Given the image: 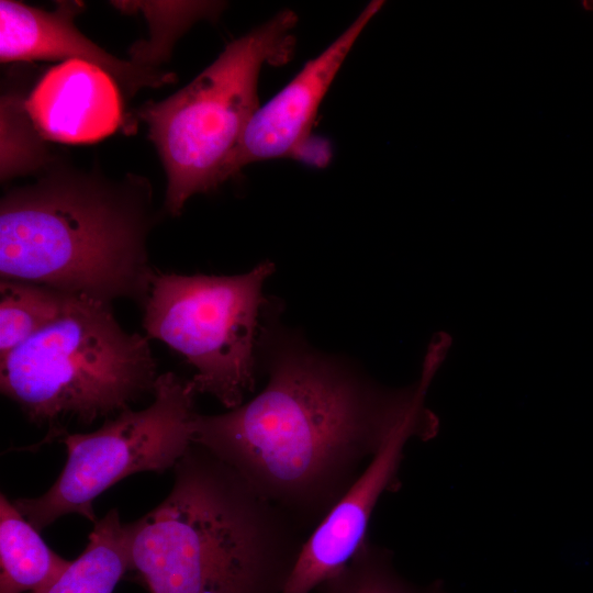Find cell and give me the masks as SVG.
Instances as JSON below:
<instances>
[{
  "label": "cell",
  "mask_w": 593,
  "mask_h": 593,
  "mask_svg": "<svg viewBox=\"0 0 593 593\" xmlns=\"http://www.w3.org/2000/svg\"><path fill=\"white\" fill-rule=\"evenodd\" d=\"M174 469L168 496L127 524L149 593H283L306 533L195 443Z\"/></svg>",
  "instance_id": "obj_2"
},
{
  "label": "cell",
  "mask_w": 593,
  "mask_h": 593,
  "mask_svg": "<svg viewBox=\"0 0 593 593\" xmlns=\"http://www.w3.org/2000/svg\"><path fill=\"white\" fill-rule=\"evenodd\" d=\"M70 563L0 494V593H32L52 583Z\"/></svg>",
  "instance_id": "obj_12"
},
{
  "label": "cell",
  "mask_w": 593,
  "mask_h": 593,
  "mask_svg": "<svg viewBox=\"0 0 593 593\" xmlns=\"http://www.w3.org/2000/svg\"><path fill=\"white\" fill-rule=\"evenodd\" d=\"M38 134L64 144H91L123 121L121 88L103 68L68 59L49 68L25 97Z\"/></svg>",
  "instance_id": "obj_11"
},
{
  "label": "cell",
  "mask_w": 593,
  "mask_h": 593,
  "mask_svg": "<svg viewBox=\"0 0 593 593\" xmlns=\"http://www.w3.org/2000/svg\"><path fill=\"white\" fill-rule=\"evenodd\" d=\"M0 119L2 180L27 175L48 163L45 139L33 125L22 93L2 94Z\"/></svg>",
  "instance_id": "obj_17"
},
{
  "label": "cell",
  "mask_w": 593,
  "mask_h": 593,
  "mask_svg": "<svg viewBox=\"0 0 593 593\" xmlns=\"http://www.w3.org/2000/svg\"><path fill=\"white\" fill-rule=\"evenodd\" d=\"M383 3L374 0L367 4L324 52L258 108L228 160L226 180L251 163L303 155L323 98L362 30Z\"/></svg>",
  "instance_id": "obj_9"
},
{
  "label": "cell",
  "mask_w": 593,
  "mask_h": 593,
  "mask_svg": "<svg viewBox=\"0 0 593 593\" xmlns=\"http://www.w3.org/2000/svg\"><path fill=\"white\" fill-rule=\"evenodd\" d=\"M272 271L268 260L237 276L154 269L142 302L148 337L182 355L195 369L197 393L213 395L228 410L255 387L262 287Z\"/></svg>",
  "instance_id": "obj_6"
},
{
  "label": "cell",
  "mask_w": 593,
  "mask_h": 593,
  "mask_svg": "<svg viewBox=\"0 0 593 593\" xmlns=\"http://www.w3.org/2000/svg\"><path fill=\"white\" fill-rule=\"evenodd\" d=\"M127 570L130 532L113 508L94 523L83 552L52 583L32 593H113Z\"/></svg>",
  "instance_id": "obj_13"
},
{
  "label": "cell",
  "mask_w": 593,
  "mask_h": 593,
  "mask_svg": "<svg viewBox=\"0 0 593 593\" xmlns=\"http://www.w3.org/2000/svg\"><path fill=\"white\" fill-rule=\"evenodd\" d=\"M153 221L144 186L51 172L1 199V279L142 303L154 271L146 248Z\"/></svg>",
  "instance_id": "obj_3"
},
{
  "label": "cell",
  "mask_w": 593,
  "mask_h": 593,
  "mask_svg": "<svg viewBox=\"0 0 593 593\" xmlns=\"http://www.w3.org/2000/svg\"><path fill=\"white\" fill-rule=\"evenodd\" d=\"M258 347L264 390L223 414L195 413L192 443L312 532L402 427L434 417L427 390L382 387L268 323Z\"/></svg>",
  "instance_id": "obj_1"
},
{
  "label": "cell",
  "mask_w": 593,
  "mask_h": 593,
  "mask_svg": "<svg viewBox=\"0 0 593 593\" xmlns=\"http://www.w3.org/2000/svg\"><path fill=\"white\" fill-rule=\"evenodd\" d=\"M451 342V337L447 333L443 332L436 334L435 337L430 340L424 359L422 376L419 379V382L425 388L428 389L435 373L445 360L450 349Z\"/></svg>",
  "instance_id": "obj_18"
},
{
  "label": "cell",
  "mask_w": 593,
  "mask_h": 593,
  "mask_svg": "<svg viewBox=\"0 0 593 593\" xmlns=\"http://www.w3.org/2000/svg\"><path fill=\"white\" fill-rule=\"evenodd\" d=\"M158 377L147 338L127 333L111 304L77 295L0 362L2 394L48 428L42 444L63 438L66 423L90 425L131 409Z\"/></svg>",
  "instance_id": "obj_4"
},
{
  "label": "cell",
  "mask_w": 593,
  "mask_h": 593,
  "mask_svg": "<svg viewBox=\"0 0 593 593\" xmlns=\"http://www.w3.org/2000/svg\"><path fill=\"white\" fill-rule=\"evenodd\" d=\"M318 593H447L439 582L419 586L401 577L392 553L369 538L337 573L324 581Z\"/></svg>",
  "instance_id": "obj_15"
},
{
  "label": "cell",
  "mask_w": 593,
  "mask_h": 593,
  "mask_svg": "<svg viewBox=\"0 0 593 593\" xmlns=\"http://www.w3.org/2000/svg\"><path fill=\"white\" fill-rule=\"evenodd\" d=\"M70 296L36 283L1 279L0 356H5L58 318Z\"/></svg>",
  "instance_id": "obj_14"
},
{
  "label": "cell",
  "mask_w": 593,
  "mask_h": 593,
  "mask_svg": "<svg viewBox=\"0 0 593 593\" xmlns=\"http://www.w3.org/2000/svg\"><path fill=\"white\" fill-rule=\"evenodd\" d=\"M82 8L81 2L59 1L55 10L45 11L19 1L1 0V61L86 60L108 71L126 94L175 80L172 72L120 59L86 37L74 21Z\"/></svg>",
  "instance_id": "obj_10"
},
{
  "label": "cell",
  "mask_w": 593,
  "mask_h": 593,
  "mask_svg": "<svg viewBox=\"0 0 593 593\" xmlns=\"http://www.w3.org/2000/svg\"><path fill=\"white\" fill-rule=\"evenodd\" d=\"M130 7L144 12L150 24V38L136 43L130 51L132 61L154 67L169 56L174 42L193 23L214 18L224 9L217 1H146Z\"/></svg>",
  "instance_id": "obj_16"
},
{
  "label": "cell",
  "mask_w": 593,
  "mask_h": 593,
  "mask_svg": "<svg viewBox=\"0 0 593 593\" xmlns=\"http://www.w3.org/2000/svg\"><path fill=\"white\" fill-rule=\"evenodd\" d=\"M296 22L293 11H280L232 41L182 89L137 110L166 171L170 214L179 215L193 194L226 181L228 160L259 108L260 70L291 59Z\"/></svg>",
  "instance_id": "obj_5"
},
{
  "label": "cell",
  "mask_w": 593,
  "mask_h": 593,
  "mask_svg": "<svg viewBox=\"0 0 593 593\" xmlns=\"http://www.w3.org/2000/svg\"><path fill=\"white\" fill-rule=\"evenodd\" d=\"M195 394L191 380L159 374L146 409H128L92 433H67V460L55 483L37 497L14 500V506L40 532L71 513L96 523L93 502L114 483L175 468L192 444Z\"/></svg>",
  "instance_id": "obj_7"
},
{
  "label": "cell",
  "mask_w": 593,
  "mask_h": 593,
  "mask_svg": "<svg viewBox=\"0 0 593 593\" xmlns=\"http://www.w3.org/2000/svg\"><path fill=\"white\" fill-rule=\"evenodd\" d=\"M437 419L402 427L372 459L356 482L309 534L283 593H311L345 567L368 538L380 497L394 490L404 446L412 437L429 439Z\"/></svg>",
  "instance_id": "obj_8"
}]
</instances>
